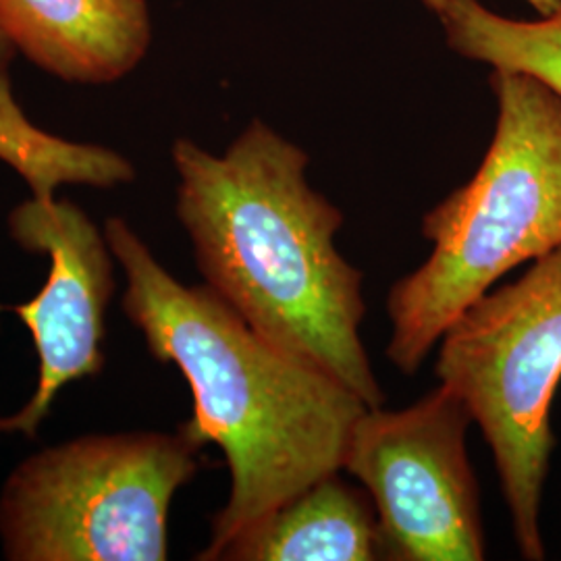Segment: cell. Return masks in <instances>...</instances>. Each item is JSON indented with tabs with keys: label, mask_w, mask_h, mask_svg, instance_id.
<instances>
[{
	"label": "cell",
	"mask_w": 561,
	"mask_h": 561,
	"mask_svg": "<svg viewBox=\"0 0 561 561\" xmlns=\"http://www.w3.org/2000/svg\"><path fill=\"white\" fill-rule=\"evenodd\" d=\"M0 161L15 169L38 198L55 196L62 183L115 187L136 178L119 152L42 131L13 99L7 65H0Z\"/></svg>",
	"instance_id": "30bf717a"
},
{
	"label": "cell",
	"mask_w": 561,
	"mask_h": 561,
	"mask_svg": "<svg viewBox=\"0 0 561 561\" xmlns=\"http://www.w3.org/2000/svg\"><path fill=\"white\" fill-rule=\"evenodd\" d=\"M491 88L497 123L481 167L424 215L431 256L387 296V358L401 375L503 275L561 248V99L518 71L493 69Z\"/></svg>",
	"instance_id": "3957f363"
},
{
	"label": "cell",
	"mask_w": 561,
	"mask_h": 561,
	"mask_svg": "<svg viewBox=\"0 0 561 561\" xmlns=\"http://www.w3.org/2000/svg\"><path fill=\"white\" fill-rule=\"evenodd\" d=\"M366 495L329 474L243 530L219 560H381L379 520Z\"/></svg>",
	"instance_id": "9c48e42d"
},
{
	"label": "cell",
	"mask_w": 561,
	"mask_h": 561,
	"mask_svg": "<svg viewBox=\"0 0 561 561\" xmlns=\"http://www.w3.org/2000/svg\"><path fill=\"white\" fill-rule=\"evenodd\" d=\"M9 229L23 250L50 261L41 294L11 308L34 337L38 389L15 416L0 419V433L34 437L65 385L102 370L104 310L115 289L113 252L81 208L55 196L20 204L9 215Z\"/></svg>",
	"instance_id": "52a82bcc"
},
{
	"label": "cell",
	"mask_w": 561,
	"mask_h": 561,
	"mask_svg": "<svg viewBox=\"0 0 561 561\" xmlns=\"http://www.w3.org/2000/svg\"><path fill=\"white\" fill-rule=\"evenodd\" d=\"M470 422L460 396L439 385L403 410L366 408L354 424L343 470L373 500L385 560L486 558Z\"/></svg>",
	"instance_id": "8992f818"
},
{
	"label": "cell",
	"mask_w": 561,
	"mask_h": 561,
	"mask_svg": "<svg viewBox=\"0 0 561 561\" xmlns=\"http://www.w3.org/2000/svg\"><path fill=\"white\" fill-rule=\"evenodd\" d=\"M435 375L460 396L489 443L516 547L545 558L542 486L556 449L551 403L561 379V248L520 279L489 289L439 341Z\"/></svg>",
	"instance_id": "277c9868"
},
{
	"label": "cell",
	"mask_w": 561,
	"mask_h": 561,
	"mask_svg": "<svg viewBox=\"0 0 561 561\" xmlns=\"http://www.w3.org/2000/svg\"><path fill=\"white\" fill-rule=\"evenodd\" d=\"M13 55V46L7 41V36L0 32V65H7V60Z\"/></svg>",
	"instance_id": "4fadbf2b"
},
{
	"label": "cell",
	"mask_w": 561,
	"mask_h": 561,
	"mask_svg": "<svg viewBox=\"0 0 561 561\" xmlns=\"http://www.w3.org/2000/svg\"><path fill=\"white\" fill-rule=\"evenodd\" d=\"M201 443L178 435H92L18 466L0 495L15 561H162L169 507L198 472Z\"/></svg>",
	"instance_id": "5b68a950"
},
{
	"label": "cell",
	"mask_w": 561,
	"mask_h": 561,
	"mask_svg": "<svg viewBox=\"0 0 561 561\" xmlns=\"http://www.w3.org/2000/svg\"><path fill=\"white\" fill-rule=\"evenodd\" d=\"M104 236L125 273L123 312L157 360L190 382L194 416L181 431L221 447L231 493L198 560L219 561L243 530L343 470L366 403L310 364L264 340L204 283L183 285L140 236L108 219Z\"/></svg>",
	"instance_id": "6da1fadb"
},
{
	"label": "cell",
	"mask_w": 561,
	"mask_h": 561,
	"mask_svg": "<svg viewBox=\"0 0 561 561\" xmlns=\"http://www.w3.org/2000/svg\"><path fill=\"white\" fill-rule=\"evenodd\" d=\"M454 53L542 81L561 99V7L537 21L502 18L481 0H447L439 15Z\"/></svg>",
	"instance_id": "8fae6325"
},
{
	"label": "cell",
	"mask_w": 561,
	"mask_h": 561,
	"mask_svg": "<svg viewBox=\"0 0 561 561\" xmlns=\"http://www.w3.org/2000/svg\"><path fill=\"white\" fill-rule=\"evenodd\" d=\"M178 215L206 285L285 354L368 408L387 401L362 343V271L343 259V215L308 181V154L254 119L213 154L173 144Z\"/></svg>",
	"instance_id": "7a4b0ae2"
},
{
	"label": "cell",
	"mask_w": 561,
	"mask_h": 561,
	"mask_svg": "<svg viewBox=\"0 0 561 561\" xmlns=\"http://www.w3.org/2000/svg\"><path fill=\"white\" fill-rule=\"evenodd\" d=\"M0 32L25 59L69 83H113L152 42L146 0H0Z\"/></svg>",
	"instance_id": "ba28073f"
},
{
	"label": "cell",
	"mask_w": 561,
	"mask_h": 561,
	"mask_svg": "<svg viewBox=\"0 0 561 561\" xmlns=\"http://www.w3.org/2000/svg\"><path fill=\"white\" fill-rule=\"evenodd\" d=\"M433 13H437V18L442 15L443 9H445V4H447V0H422ZM541 18L545 15H551V13H556L558 9L561 7V0H526Z\"/></svg>",
	"instance_id": "7c38bea8"
}]
</instances>
